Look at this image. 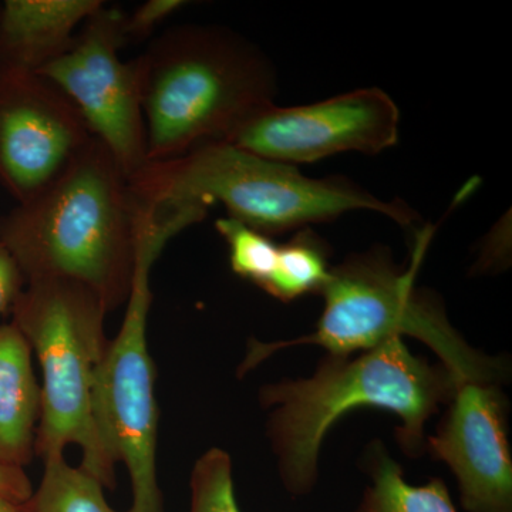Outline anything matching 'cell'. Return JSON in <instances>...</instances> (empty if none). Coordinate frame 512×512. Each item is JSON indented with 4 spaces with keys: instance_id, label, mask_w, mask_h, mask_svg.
<instances>
[{
    "instance_id": "22",
    "label": "cell",
    "mask_w": 512,
    "mask_h": 512,
    "mask_svg": "<svg viewBox=\"0 0 512 512\" xmlns=\"http://www.w3.org/2000/svg\"><path fill=\"white\" fill-rule=\"evenodd\" d=\"M0 512H23V510L20 508V505L0 497Z\"/></svg>"
},
{
    "instance_id": "5",
    "label": "cell",
    "mask_w": 512,
    "mask_h": 512,
    "mask_svg": "<svg viewBox=\"0 0 512 512\" xmlns=\"http://www.w3.org/2000/svg\"><path fill=\"white\" fill-rule=\"evenodd\" d=\"M434 229L417 232L409 268L394 264L389 249L376 247L332 266L320 295L325 306L315 332L293 340L255 343L247 367L282 349L322 346L332 356H352L410 336L439 357L458 383L498 384L507 377L503 360L471 348L454 329L436 293L417 286V274Z\"/></svg>"
},
{
    "instance_id": "19",
    "label": "cell",
    "mask_w": 512,
    "mask_h": 512,
    "mask_svg": "<svg viewBox=\"0 0 512 512\" xmlns=\"http://www.w3.org/2000/svg\"><path fill=\"white\" fill-rule=\"evenodd\" d=\"M184 0H148L138 6L130 16H124L123 33L127 40H143L165 19L184 8Z\"/></svg>"
},
{
    "instance_id": "17",
    "label": "cell",
    "mask_w": 512,
    "mask_h": 512,
    "mask_svg": "<svg viewBox=\"0 0 512 512\" xmlns=\"http://www.w3.org/2000/svg\"><path fill=\"white\" fill-rule=\"evenodd\" d=\"M215 228L227 241L232 271L261 289L274 274L279 245L274 239L232 218H220Z\"/></svg>"
},
{
    "instance_id": "20",
    "label": "cell",
    "mask_w": 512,
    "mask_h": 512,
    "mask_svg": "<svg viewBox=\"0 0 512 512\" xmlns=\"http://www.w3.org/2000/svg\"><path fill=\"white\" fill-rule=\"evenodd\" d=\"M26 285L28 282L18 262L9 249L0 244V316L12 312Z\"/></svg>"
},
{
    "instance_id": "1",
    "label": "cell",
    "mask_w": 512,
    "mask_h": 512,
    "mask_svg": "<svg viewBox=\"0 0 512 512\" xmlns=\"http://www.w3.org/2000/svg\"><path fill=\"white\" fill-rule=\"evenodd\" d=\"M460 386L446 367L413 355L400 338L357 357L328 355L308 379L266 384L259 400L272 410L268 437L282 483L295 497L311 493L326 434L346 413L363 407L396 414L404 453L421 456L427 421Z\"/></svg>"
},
{
    "instance_id": "2",
    "label": "cell",
    "mask_w": 512,
    "mask_h": 512,
    "mask_svg": "<svg viewBox=\"0 0 512 512\" xmlns=\"http://www.w3.org/2000/svg\"><path fill=\"white\" fill-rule=\"evenodd\" d=\"M136 210L126 174L93 137L52 183L0 215V244L28 284L79 282L111 312L130 295Z\"/></svg>"
},
{
    "instance_id": "13",
    "label": "cell",
    "mask_w": 512,
    "mask_h": 512,
    "mask_svg": "<svg viewBox=\"0 0 512 512\" xmlns=\"http://www.w3.org/2000/svg\"><path fill=\"white\" fill-rule=\"evenodd\" d=\"M40 414L32 346L15 323L0 325V466L23 468L32 461Z\"/></svg>"
},
{
    "instance_id": "14",
    "label": "cell",
    "mask_w": 512,
    "mask_h": 512,
    "mask_svg": "<svg viewBox=\"0 0 512 512\" xmlns=\"http://www.w3.org/2000/svg\"><path fill=\"white\" fill-rule=\"evenodd\" d=\"M363 463L372 484L355 512H458L441 478L424 485L407 483L403 468L380 441L367 447Z\"/></svg>"
},
{
    "instance_id": "9",
    "label": "cell",
    "mask_w": 512,
    "mask_h": 512,
    "mask_svg": "<svg viewBox=\"0 0 512 512\" xmlns=\"http://www.w3.org/2000/svg\"><path fill=\"white\" fill-rule=\"evenodd\" d=\"M400 110L379 87L306 106L266 104L225 143L268 160L311 164L348 151L375 156L399 141Z\"/></svg>"
},
{
    "instance_id": "8",
    "label": "cell",
    "mask_w": 512,
    "mask_h": 512,
    "mask_svg": "<svg viewBox=\"0 0 512 512\" xmlns=\"http://www.w3.org/2000/svg\"><path fill=\"white\" fill-rule=\"evenodd\" d=\"M124 15L103 5L74 37L66 53L39 70L82 114L130 180L148 163L147 130L137 59L123 62Z\"/></svg>"
},
{
    "instance_id": "21",
    "label": "cell",
    "mask_w": 512,
    "mask_h": 512,
    "mask_svg": "<svg viewBox=\"0 0 512 512\" xmlns=\"http://www.w3.org/2000/svg\"><path fill=\"white\" fill-rule=\"evenodd\" d=\"M0 497L23 505L32 497V484L23 468L0 466Z\"/></svg>"
},
{
    "instance_id": "3",
    "label": "cell",
    "mask_w": 512,
    "mask_h": 512,
    "mask_svg": "<svg viewBox=\"0 0 512 512\" xmlns=\"http://www.w3.org/2000/svg\"><path fill=\"white\" fill-rule=\"evenodd\" d=\"M137 62L148 163L225 143L242 121L274 103L271 63L232 30L174 26Z\"/></svg>"
},
{
    "instance_id": "11",
    "label": "cell",
    "mask_w": 512,
    "mask_h": 512,
    "mask_svg": "<svg viewBox=\"0 0 512 512\" xmlns=\"http://www.w3.org/2000/svg\"><path fill=\"white\" fill-rule=\"evenodd\" d=\"M507 410L498 384L463 383L436 436L426 441V450L456 476L467 512H512Z\"/></svg>"
},
{
    "instance_id": "16",
    "label": "cell",
    "mask_w": 512,
    "mask_h": 512,
    "mask_svg": "<svg viewBox=\"0 0 512 512\" xmlns=\"http://www.w3.org/2000/svg\"><path fill=\"white\" fill-rule=\"evenodd\" d=\"M43 461L42 483L23 512H119L104 498L103 484L82 467L69 466L63 453Z\"/></svg>"
},
{
    "instance_id": "12",
    "label": "cell",
    "mask_w": 512,
    "mask_h": 512,
    "mask_svg": "<svg viewBox=\"0 0 512 512\" xmlns=\"http://www.w3.org/2000/svg\"><path fill=\"white\" fill-rule=\"evenodd\" d=\"M101 0H6L0 6V67L39 72L72 46Z\"/></svg>"
},
{
    "instance_id": "6",
    "label": "cell",
    "mask_w": 512,
    "mask_h": 512,
    "mask_svg": "<svg viewBox=\"0 0 512 512\" xmlns=\"http://www.w3.org/2000/svg\"><path fill=\"white\" fill-rule=\"evenodd\" d=\"M106 305L92 289L67 279L29 282L12 309L13 320L39 357L42 414L35 454L82 448V467L113 490V460L101 443L92 414L94 372L106 352Z\"/></svg>"
},
{
    "instance_id": "18",
    "label": "cell",
    "mask_w": 512,
    "mask_h": 512,
    "mask_svg": "<svg viewBox=\"0 0 512 512\" xmlns=\"http://www.w3.org/2000/svg\"><path fill=\"white\" fill-rule=\"evenodd\" d=\"M190 512H241L235 497L231 457L211 448L195 463Z\"/></svg>"
},
{
    "instance_id": "10",
    "label": "cell",
    "mask_w": 512,
    "mask_h": 512,
    "mask_svg": "<svg viewBox=\"0 0 512 512\" xmlns=\"http://www.w3.org/2000/svg\"><path fill=\"white\" fill-rule=\"evenodd\" d=\"M76 106L46 77L0 67V185L28 201L93 138Z\"/></svg>"
},
{
    "instance_id": "4",
    "label": "cell",
    "mask_w": 512,
    "mask_h": 512,
    "mask_svg": "<svg viewBox=\"0 0 512 512\" xmlns=\"http://www.w3.org/2000/svg\"><path fill=\"white\" fill-rule=\"evenodd\" d=\"M143 207H187L221 202L228 217L275 237L366 210L410 227L417 214L402 201L380 200L345 177L311 178L228 143L194 148L183 156L150 161L128 180Z\"/></svg>"
},
{
    "instance_id": "7",
    "label": "cell",
    "mask_w": 512,
    "mask_h": 512,
    "mask_svg": "<svg viewBox=\"0 0 512 512\" xmlns=\"http://www.w3.org/2000/svg\"><path fill=\"white\" fill-rule=\"evenodd\" d=\"M198 222L200 215L191 210L137 208L136 264L126 316L94 372V424L113 463L126 464L133 487L131 512H164L156 464V372L147 345L151 268L171 238Z\"/></svg>"
},
{
    "instance_id": "15",
    "label": "cell",
    "mask_w": 512,
    "mask_h": 512,
    "mask_svg": "<svg viewBox=\"0 0 512 512\" xmlns=\"http://www.w3.org/2000/svg\"><path fill=\"white\" fill-rule=\"evenodd\" d=\"M332 265L328 245L305 228L286 244H279L276 268L264 291L282 302L319 293L329 279Z\"/></svg>"
}]
</instances>
